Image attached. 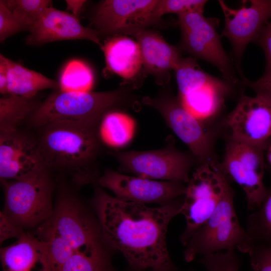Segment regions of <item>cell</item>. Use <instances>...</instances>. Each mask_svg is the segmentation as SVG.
<instances>
[{
  "instance_id": "6da1fadb",
  "label": "cell",
  "mask_w": 271,
  "mask_h": 271,
  "mask_svg": "<svg viewBox=\"0 0 271 271\" xmlns=\"http://www.w3.org/2000/svg\"><path fill=\"white\" fill-rule=\"evenodd\" d=\"M183 201L158 207L121 200L96 187L93 200L102 240L120 252L135 271H176L166 245L169 222Z\"/></svg>"
},
{
  "instance_id": "7a4b0ae2",
  "label": "cell",
  "mask_w": 271,
  "mask_h": 271,
  "mask_svg": "<svg viewBox=\"0 0 271 271\" xmlns=\"http://www.w3.org/2000/svg\"><path fill=\"white\" fill-rule=\"evenodd\" d=\"M38 129L36 139L47 170L68 174L77 186L97 180L94 166L99 148L96 128L60 122Z\"/></svg>"
},
{
  "instance_id": "3957f363",
  "label": "cell",
  "mask_w": 271,
  "mask_h": 271,
  "mask_svg": "<svg viewBox=\"0 0 271 271\" xmlns=\"http://www.w3.org/2000/svg\"><path fill=\"white\" fill-rule=\"evenodd\" d=\"M125 87L104 92H75L59 90L37 105L29 123L37 128L60 122L81 124L96 128L103 117L131 99Z\"/></svg>"
},
{
  "instance_id": "277c9868",
  "label": "cell",
  "mask_w": 271,
  "mask_h": 271,
  "mask_svg": "<svg viewBox=\"0 0 271 271\" xmlns=\"http://www.w3.org/2000/svg\"><path fill=\"white\" fill-rule=\"evenodd\" d=\"M234 196L227 181L215 210L185 245L184 258L187 262L192 261L198 255L203 256L230 249L248 253L251 241L239 222Z\"/></svg>"
},
{
  "instance_id": "5b68a950",
  "label": "cell",
  "mask_w": 271,
  "mask_h": 271,
  "mask_svg": "<svg viewBox=\"0 0 271 271\" xmlns=\"http://www.w3.org/2000/svg\"><path fill=\"white\" fill-rule=\"evenodd\" d=\"M47 169L26 179L1 180L5 200V216L23 229L38 226L52 215L53 184Z\"/></svg>"
},
{
  "instance_id": "8992f818",
  "label": "cell",
  "mask_w": 271,
  "mask_h": 271,
  "mask_svg": "<svg viewBox=\"0 0 271 271\" xmlns=\"http://www.w3.org/2000/svg\"><path fill=\"white\" fill-rule=\"evenodd\" d=\"M266 148L230 139L217 168L227 180L230 178L242 189L251 212L260 205L267 192L263 182Z\"/></svg>"
},
{
  "instance_id": "52a82bcc",
  "label": "cell",
  "mask_w": 271,
  "mask_h": 271,
  "mask_svg": "<svg viewBox=\"0 0 271 271\" xmlns=\"http://www.w3.org/2000/svg\"><path fill=\"white\" fill-rule=\"evenodd\" d=\"M227 181L213 164H200L193 173L188 183L181 210L186 221L180 236L184 246L215 210Z\"/></svg>"
},
{
  "instance_id": "ba28073f",
  "label": "cell",
  "mask_w": 271,
  "mask_h": 271,
  "mask_svg": "<svg viewBox=\"0 0 271 271\" xmlns=\"http://www.w3.org/2000/svg\"><path fill=\"white\" fill-rule=\"evenodd\" d=\"M177 24L182 50L217 67L227 82H236L230 59L217 32V19L206 18L203 13L188 12L178 15Z\"/></svg>"
},
{
  "instance_id": "9c48e42d",
  "label": "cell",
  "mask_w": 271,
  "mask_h": 271,
  "mask_svg": "<svg viewBox=\"0 0 271 271\" xmlns=\"http://www.w3.org/2000/svg\"><path fill=\"white\" fill-rule=\"evenodd\" d=\"M113 155L121 172L149 179L187 183L195 158L170 145L156 150L130 151Z\"/></svg>"
},
{
  "instance_id": "30bf717a",
  "label": "cell",
  "mask_w": 271,
  "mask_h": 271,
  "mask_svg": "<svg viewBox=\"0 0 271 271\" xmlns=\"http://www.w3.org/2000/svg\"><path fill=\"white\" fill-rule=\"evenodd\" d=\"M47 221L76 252L105 254L100 243L99 225L72 195L61 194Z\"/></svg>"
},
{
  "instance_id": "8fae6325",
  "label": "cell",
  "mask_w": 271,
  "mask_h": 271,
  "mask_svg": "<svg viewBox=\"0 0 271 271\" xmlns=\"http://www.w3.org/2000/svg\"><path fill=\"white\" fill-rule=\"evenodd\" d=\"M158 0H105L91 19L95 30L106 35L134 36L159 22L153 16Z\"/></svg>"
},
{
  "instance_id": "7c38bea8",
  "label": "cell",
  "mask_w": 271,
  "mask_h": 271,
  "mask_svg": "<svg viewBox=\"0 0 271 271\" xmlns=\"http://www.w3.org/2000/svg\"><path fill=\"white\" fill-rule=\"evenodd\" d=\"M144 104L156 109L176 135L189 148L200 164H210L212 143L201 120L190 113L180 101L171 96L145 97Z\"/></svg>"
},
{
  "instance_id": "4fadbf2b",
  "label": "cell",
  "mask_w": 271,
  "mask_h": 271,
  "mask_svg": "<svg viewBox=\"0 0 271 271\" xmlns=\"http://www.w3.org/2000/svg\"><path fill=\"white\" fill-rule=\"evenodd\" d=\"M99 185L105 187L123 201L144 204L170 203L184 196L187 186L176 181H157L132 177L111 170L98 177Z\"/></svg>"
},
{
  "instance_id": "5bb4252c",
  "label": "cell",
  "mask_w": 271,
  "mask_h": 271,
  "mask_svg": "<svg viewBox=\"0 0 271 271\" xmlns=\"http://www.w3.org/2000/svg\"><path fill=\"white\" fill-rule=\"evenodd\" d=\"M225 122L230 139L266 147L271 140V98L261 93L242 95Z\"/></svg>"
},
{
  "instance_id": "9a60e30c",
  "label": "cell",
  "mask_w": 271,
  "mask_h": 271,
  "mask_svg": "<svg viewBox=\"0 0 271 271\" xmlns=\"http://www.w3.org/2000/svg\"><path fill=\"white\" fill-rule=\"evenodd\" d=\"M224 14L225 25L222 36L230 41L238 63L247 45L255 41L261 30L271 19V0L242 1L240 8L228 7L223 1H218Z\"/></svg>"
},
{
  "instance_id": "2e32d148",
  "label": "cell",
  "mask_w": 271,
  "mask_h": 271,
  "mask_svg": "<svg viewBox=\"0 0 271 271\" xmlns=\"http://www.w3.org/2000/svg\"><path fill=\"white\" fill-rule=\"evenodd\" d=\"M45 169L36 138L20 130L0 133L1 180L26 179Z\"/></svg>"
},
{
  "instance_id": "e0dca14e",
  "label": "cell",
  "mask_w": 271,
  "mask_h": 271,
  "mask_svg": "<svg viewBox=\"0 0 271 271\" xmlns=\"http://www.w3.org/2000/svg\"><path fill=\"white\" fill-rule=\"evenodd\" d=\"M26 38L29 45H41L56 41L82 39L101 46L99 34L82 26L73 15L53 8H47L29 29Z\"/></svg>"
},
{
  "instance_id": "ac0fdd59",
  "label": "cell",
  "mask_w": 271,
  "mask_h": 271,
  "mask_svg": "<svg viewBox=\"0 0 271 271\" xmlns=\"http://www.w3.org/2000/svg\"><path fill=\"white\" fill-rule=\"evenodd\" d=\"M134 37L141 49L146 72L154 76L159 84L167 83L170 72L174 70L182 58L180 50L153 30L147 29Z\"/></svg>"
},
{
  "instance_id": "d6986e66",
  "label": "cell",
  "mask_w": 271,
  "mask_h": 271,
  "mask_svg": "<svg viewBox=\"0 0 271 271\" xmlns=\"http://www.w3.org/2000/svg\"><path fill=\"white\" fill-rule=\"evenodd\" d=\"M3 271H49L46 245L36 233L23 232L14 243L1 249Z\"/></svg>"
},
{
  "instance_id": "ffe728a7",
  "label": "cell",
  "mask_w": 271,
  "mask_h": 271,
  "mask_svg": "<svg viewBox=\"0 0 271 271\" xmlns=\"http://www.w3.org/2000/svg\"><path fill=\"white\" fill-rule=\"evenodd\" d=\"M106 69L125 79H131L143 66L140 46L137 41L124 36L108 39L101 46Z\"/></svg>"
},
{
  "instance_id": "44dd1931",
  "label": "cell",
  "mask_w": 271,
  "mask_h": 271,
  "mask_svg": "<svg viewBox=\"0 0 271 271\" xmlns=\"http://www.w3.org/2000/svg\"><path fill=\"white\" fill-rule=\"evenodd\" d=\"M229 90L228 82L216 78L180 96V101L190 113L201 121L219 110Z\"/></svg>"
},
{
  "instance_id": "7402d4cb",
  "label": "cell",
  "mask_w": 271,
  "mask_h": 271,
  "mask_svg": "<svg viewBox=\"0 0 271 271\" xmlns=\"http://www.w3.org/2000/svg\"><path fill=\"white\" fill-rule=\"evenodd\" d=\"M7 69L8 94L33 98L40 91L60 88L59 82L29 69L5 57Z\"/></svg>"
},
{
  "instance_id": "603a6c76",
  "label": "cell",
  "mask_w": 271,
  "mask_h": 271,
  "mask_svg": "<svg viewBox=\"0 0 271 271\" xmlns=\"http://www.w3.org/2000/svg\"><path fill=\"white\" fill-rule=\"evenodd\" d=\"M37 105L34 98L4 95L0 98V133L19 130V126L29 120Z\"/></svg>"
},
{
  "instance_id": "cb8c5ba5",
  "label": "cell",
  "mask_w": 271,
  "mask_h": 271,
  "mask_svg": "<svg viewBox=\"0 0 271 271\" xmlns=\"http://www.w3.org/2000/svg\"><path fill=\"white\" fill-rule=\"evenodd\" d=\"M134 129L135 122L131 117L120 112L111 111L100 122L99 137L107 146L120 148L131 140Z\"/></svg>"
},
{
  "instance_id": "d4e9b609",
  "label": "cell",
  "mask_w": 271,
  "mask_h": 271,
  "mask_svg": "<svg viewBox=\"0 0 271 271\" xmlns=\"http://www.w3.org/2000/svg\"><path fill=\"white\" fill-rule=\"evenodd\" d=\"M36 234L46 245L49 271L58 270L76 252L47 220L38 226Z\"/></svg>"
},
{
  "instance_id": "484cf974",
  "label": "cell",
  "mask_w": 271,
  "mask_h": 271,
  "mask_svg": "<svg viewBox=\"0 0 271 271\" xmlns=\"http://www.w3.org/2000/svg\"><path fill=\"white\" fill-rule=\"evenodd\" d=\"M246 231L251 245L271 247V186L262 203L248 216Z\"/></svg>"
},
{
  "instance_id": "4316f807",
  "label": "cell",
  "mask_w": 271,
  "mask_h": 271,
  "mask_svg": "<svg viewBox=\"0 0 271 271\" xmlns=\"http://www.w3.org/2000/svg\"><path fill=\"white\" fill-rule=\"evenodd\" d=\"M94 83L93 74L85 63L78 60L69 62L60 79V90L65 92L90 91Z\"/></svg>"
},
{
  "instance_id": "83f0119b",
  "label": "cell",
  "mask_w": 271,
  "mask_h": 271,
  "mask_svg": "<svg viewBox=\"0 0 271 271\" xmlns=\"http://www.w3.org/2000/svg\"><path fill=\"white\" fill-rule=\"evenodd\" d=\"M180 96L215 77L202 70L192 57L181 58L174 70Z\"/></svg>"
},
{
  "instance_id": "f1b7e54d",
  "label": "cell",
  "mask_w": 271,
  "mask_h": 271,
  "mask_svg": "<svg viewBox=\"0 0 271 271\" xmlns=\"http://www.w3.org/2000/svg\"><path fill=\"white\" fill-rule=\"evenodd\" d=\"M25 30H28L37 21L45 10L51 6L48 0L4 1Z\"/></svg>"
},
{
  "instance_id": "f546056e",
  "label": "cell",
  "mask_w": 271,
  "mask_h": 271,
  "mask_svg": "<svg viewBox=\"0 0 271 271\" xmlns=\"http://www.w3.org/2000/svg\"><path fill=\"white\" fill-rule=\"evenodd\" d=\"M57 271H111L107 256L75 252Z\"/></svg>"
},
{
  "instance_id": "4dcf8cb0",
  "label": "cell",
  "mask_w": 271,
  "mask_h": 271,
  "mask_svg": "<svg viewBox=\"0 0 271 271\" xmlns=\"http://www.w3.org/2000/svg\"><path fill=\"white\" fill-rule=\"evenodd\" d=\"M207 2L205 0H158L153 11V16L159 22L162 16L167 14L178 15L192 12L203 13Z\"/></svg>"
},
{
  "instance_id": "1f68e13d",
  "label": "cell",
  "mask_w": 271,
  "mask_h": 271,
  "mask_svg": "<svg viewBox=\"0 0 271 271\" xmlns=\"http://www.w3.org/2000/svg\"><path fill=\"white\" fill-rule=\"evenodd\" d=\"M200 262L207 271H238L240 264V259L235 249L203 255Z\"/></svg>"
},
{
  "instance_id": "d6a6232c",
  "label": "cell",
  "mask_w": 271,
  "mask_h": 271,
  "mask_svg": "<svg viewBox=\"0 0 271 271\" xmlns=\"http://www.w3.org/2000/svg\"><path fill=\"white\" fill-rule=\"evenodd\" d=\"M25 30L13 13L0 1V41L3 42L10 36Z\"/></svg>"
},
{
  "instance_id": "836d02e7",
  "label": "cell",
  "mask_w": 271,
  "mask_h": 271,
  "mask_svg": "<svg viewBox=\"0 0 271 271\" xmlns=\"http://www.w3.org/2000/svg\"><path fill=\"white\" fill-rule=\"evenodd\" d=\"M255 271H271V247L252 245L248 252Z\"/></svg>"
},
{
  "instance_id": "e575fe53",
  "label": "cell",
  "mask_w": 271,
  "mask_h": 271,
  "mask_svg": "<svg viewBox=\"0 0 271 271\" xmlns=\"http://www.w3.org/2000/svg\"><path fill=\"white\" fill-rule=\"evenodd\" d=\"M254 42L261 47L265 54L266 67L262 76L271 78V19L264 25Z\"/></svg>"
},
{
  "instance_id": "d590c367",
  "label": "cell",
  "mask_w": 271,
  "mask_h": 271,
  "mask_svg": "<svg viewBox=\"0 0 271 271\" xmlns=\"http://www.w3.org/2000/svg\"><path fill=\"white\" fill-rule=\"evenodd\" d=\"M23 232L22 229L12 223L3 213L1 212V242L10 237L16 236L19 238Z\"/></svg>"
},
{
  "instance_id": "8d00e7d4",
  "label": "cell",
  "mask_w": 271,
  "mask_h": 271,
  "mask_svg": "<svg viewBox=\"0 0 271 271\" xmlns=\"http://www.w3.org/2000/svg\"><path fill=\"white\" fill-rule=\"evenodd\" d=\"M244 82L252 88L256 93L264 94L271 98V78L261 76L256 81L244 80Z\"/></svg>"
},
{
  "instance_id": "74e56055",
  "label": "cell",
  "mask_w": 271,
  "mask_h": 271,
  "mask_svg": "<svg viewBox=\"0 0 271 271\" xmlns=\"http://www.w3.org/2000/svg\"><path fill=\"white\" fill-rule=\"evenodd\" d=\"M8 74L7 66L5 62V57L2 54L0 55V92L4 95L8 94L7 92Z\"/></svg>"
},
{
  "instance_id": "f35d334b",
  "label": "cell",
  "mask_w": 271,
  "mask_h": 271,
  "mask_svg": "<svg viewBox=\"0 0 271 271\" xmlns=\"http://www.w3.org/2000/svg\"><path fill=\"white\" fill-rule=\"evenodd\" d=\"M86 2L84 0H67V9L71 11L73 15L78 18L84 4Z\"/></svg>"
},
{
  "instance_id": "ab89813d",
  "label": "cell",
  "mask_w": 271,
  "mask_h": 271,
  "mask_svg": "<svg viewBox=\"0 0 271 271\" xmlns=\"http://www.w3.org/2000/svg\"><path fill=\"white\" fill-rule=\"evenodd\" d=\"M265 154L266 155V159L268 165L271 169V140H270L266 146Z\"/></svg>"
}]
</instances>
